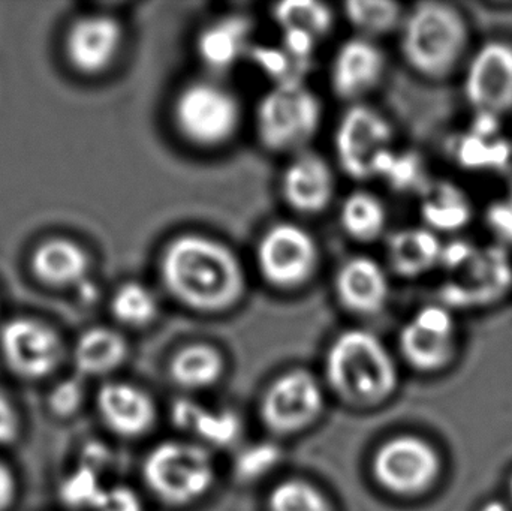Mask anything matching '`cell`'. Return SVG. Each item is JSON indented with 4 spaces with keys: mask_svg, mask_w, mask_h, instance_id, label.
I'll return each mask as SVG.
<instances>
[{
    "mask_svg": "<svg viewBox=\"0 0 512 511\" xmlns=\"http://www.w3.org/2000/svg\"><path fill=\"white\" fill-rule=\"evenodd\" d=\"M333 170L312 150L297 153L282 176V195L288 206L303 215L324 212L334 197Z\"/></svg>",
    "mask_w": 512,
    "mask_h": 511,
    "instance_id": "obj_17",
    "label": "cell"
},
{
    "mask_svg": "<svg viewBox=\"0 0 512 511\" xmlns=\"http://www.w3.org/2000/svg\"><path fill=\"white\" fill-rule=\"evenodd\" d=\"M512 147L501 138L486 137L472 132L456 143V159L472 170H505L510 162Z\"/></svg>",
    "mask_w": 512,
    "mask_h": 511,
    "instance_id": "obj_32",
    "label": "cell"
},
{
    "mask_svg": "<svg viewBox=\"0 0 512 511\" xmlns=\"http://www.w3.org/2000/svg\"><path fill=\"white\" fill-rule=\"evenodd\" d=\"M331 387L352 404H376L397 386V369L373 333L352 329L337 336L325 360Z\"/></svg>",
    "mask_w": 512,
    "mask_h": 511,
    "instance_id": "obj_3",
    "label": "cell"
},
{
    "mask_svg": "<svg viewBox=\"0 0 512 511\" xmlns=\"http://www.w3.org/2000/svg\"><path fill=\"white\" fill-rule=\"evenodd\" d=\"M474 210L468 195L453 183H430L423 194L421 216L433 233H456L471 222Z\"/></svg>",
    "mask_w": 512,
    "mask_h": 511,
    "instance_id": "obj_24",
    "label": "cell"
},
{
    "mask_svg": "<svg viewBox=\"0 0 512 511\" xmlns=\"http://www.w3.org/2000/svg\"><path fill=\"white\" fill-rule=\"evenodd\" d=\"M83 386L77 380H65L56 384L48 395V408L54 416L68 419L80 410L83 404Z\"/></svg>",
    "mask_w": 512,
    "mask_h": 511,
    "instance_id": "obj_37",
    "label": "cell"
},
{
    "mask_svg": "<svg viewBox=\"0 0 512 511\" xmlns=\"http://www.w3.org/2000/svg\"><path fill=\"white\" fill-rule=\"evenodd\" d=\"M93 511H143V503L129 486H107Z\"/></svg>",
    "mask_w": 512,
    "mask_h": 511,
    "instance_id": "obj_38",
    "label": "cell"
},
{
    "mask_svg": "<svg viewBox=\"0 0 512 511\" xmlns=\"http://www.w3.org/2000/svg\"><path fill=\"white\" fill-rule=\"evenodd\" d=\"M256 266L271 287L279 290L303 287L319 266L315 237L292 222L271 225L259 239Z\"/></svg>",
    "mask_w": 512,
    "mask_h": 511,
    "instance_id": "obj_7",
    "label": "cell"
},
{
    "mask_svg": "<svg viewBox=\"0 0 512 511\" xmlns=\"http://www.w3.org/2000/svg\"><path fill=\"white\" fill-rule=\"evenodd\" d=\"M159 275L173 299L204 314L227 311L245 296L242 261L224 243L201 234L171 240L162 252Z\"/></svg>",
    "mask_w": 512,
    "mask_h": 511,
    "instance_id": "obj_1",
    "label": "cell"
},
{
    "mask_svg": "<svg viewBox=\"0 0 512 511\" xmlns=\"http://www.w3.org/2000/svg\"><path fill=\"white\" fill-rule=\"evenodd\" d=\"M271 17L280 30L297 29L322 39L334 26V12L327 3L315 0H285L271 8Z\"/></svg>",
    "mask_w": 512,
    "mask_h": 511,
    "instance_id": "obj_30",
    "label": "cell"
},
{
    "mask_svg": "<svg viewBox=\"0 0 512 511\" xmlns=\"http://www.w3.org/2000/svg\"><path fill=\"white\" fill-rule=\"evenodd\" d=\"M510 489H511V497H512V479H511V482H510Z\"/></svg>",
    "mask_w": 512,
    "mask_h": 511,
    "instance_id": "obj_45",
    "label": "cell"
},
{
    "mask_svg": "<svg viewBox=\"0 0 512 511\" xmlns=\"http://www.w3.org/2000/svg\"><path fill=\"white\" fill-rule=\"evenodd\" d=\"M122 42V24L117 18L107 14L83 15L72 21L66 32L65 53L75 71L98 75L113 65Z\"/></svg>",
    "mask_w": 512,
    "mask_h": 511,
    "instance_id": "obj_15",
    "label": "cell"
},
{
    "mask_svg": "<svg viewBox=\"0 0 512 511\" xmlns=\"http://www.w3.org/2000/svg\"><path fill=\"white\" fill-rule=\"evenodd\" d=\"M143 474L156 497L173 506H183L207 494L215 479V468L203 447L168 441L147 455Z\"/></svg>",
    "mask_w": 512,
    "mask_h": 511,
    "instance_id": "obj_6",
    "label": "cell"
},
{
    "mask_svg": "<svg viewBox=\"0 0 512 511\" xmlns=\"http://www.w3.org/2000/svg\"><path fill=\"white\" fill-rule=\"evenodd\" d=\"M337 300L355 315H376L387 306L390 282L384 267L370 257H352L334 278Z\"/></svg>",
    "mask_w": 512,
    "mask_h": 511,
    "instance_id": "obj_18",
    "label": "cell"
},
{
    "mask_svg": "<svg viewBox=\"0 0 512 511\" xmlns=\"http://www.w3.org/2000/svg\"><path fill=\"white\" fill-rule=\"evenodd\" d=\"M505 171H507L508 182H510V189L512 192V153H511L510 162H508V165H507V168H505ZM511 200H512V197H511Z\"/></svg>",
    "mask_w": 512,
    "mask_h": 511,
    "instance_id": "obj_44",
    "label": "cell"
},
{
    "mask_svg": "<svg viewBox=\"0 0 512 511\" xmlns=\"http://www.w3.org/2000/svg\"><path fill=\"white\" fill-rule=\"evenodd\" d=\"M393 128L384 114L370 105L352 104L340 117L334 135L337 162L354 180L373 179V168L391 147Z\"/></svg>",
    "mask_w": 512,
    "mask_h": 511,
    "instance_id": "obj_8",
    "label": "cell"
},
{
    "mask_svg": "<svg viewBox=\"0 0 512 511\" xmlns=\"http://www.w3.org/2000/svg\"><path fill=\"white\" fill-rule=\"evenodd\" d=\"M460 278L442 290L447 308H472L501 299L512 282V266L505 251L499 248L478 249L468 264L459 270Z\"/></svg>",
    "mask_w": 512,
    "mask_h": 511,
    "instance_id": "obj_14",
    "label": "cell"
},
{
    "mask_svg": "<svg viewBox=\"0 0 512 511\" xmlns=\"http://www.w3.org/2000/svg\"><path fill=\"white\" fill-rule=\"evenodd\" d=\"M177 132L201 149L224 146L242 122L239 99L222 84L194 81L183 87L173 105Z\"/></svg>",
    "mask_w": 512,
    "mask_h": 511,
    "instance_id": "obj_5",
    "label": "cell"
},
{
    "mask_svg": "<svg viewBox=\"0 0 512 511\" xmlns=\"http://www.w3.org/2000/svg\"><path fill=\"white\" fill-rule=\"evenodd\" d=\"M280 461V450L271 443H259L248 447L236 459V474L240 479H259L270 473Z\"/></svg>",
    "mask_w": 512,
    "mask_h": 511,
    "instance_id": "obj_36",
    "label": "cell"
},
{
    "mask_svg": "<svg viewBox=\"0 0 512 511\" xmlns=\"http://www.w3.org/2000/svg\"><path fill=\"white\" fill-rule=\"evenodd\" d=\"M400 350L406 362L420 371H436L454 353L456 321L450 308L427 305L400 332Z\"/></svg>",
    "mask_w": 512,
    "mask_h": 511,
    "instance_id": "obj_13",
    "label": "cell"
},
{
    "mask_svg": "<svg viewBox=\"0 0 512 511\" xmlns=\"http://www.w3.org/2000/svg\"><path fill=\"white\" fill-rule=\"evenodd\" d=\"M254 23L245 14H228L207 24L197 39L200 62L213 74L233 69L251 50Z\"/></svg>",
    "mask_w": 512,
    "mask_h": 511,
    "instance_id": "obj_20",
    "label": "cell"
},
{
    "mask_svg": "<svg viewBox=\"0 0 512 511\" xmlns=\"http://www.w3.org/2000/svg\"><path fill=\"white\" fill-rule=\"evenodd\" d=\"M173 420L180 429L215 447L231 446L240 437L239 417L233 411H213L194 401L176 402Z\"/></svg>",
    "mask_w": 512,
    "mask_h": 511,
    "instance_id": "obj_23",
    "label": "cell"
},
{
    "mask_svg": "<svg viewBox=\"0 0 512 511\" xmlns=\"http://www.w3.org/2000/svg\"><path fill=\"white\" fill-rule=\"evenodd\" d=\"M105 488L98 470L81 464L60 482L59 497L69 509L93 511Z\"/></svg>",
    "mask_w": 512,
    "mask_h": 511,
    "instance_id": "obj_34",
    "label": "cell"
},
{
    "mask_svg": "<svg viewBox=\"0 0 512 511\" xmlns=\"http://www.w3.org/2000/svg\"><path fill=\"white\" fill-rule=\"evenodd\" d=\"M481 511H511L507 504L502 501H490V503L484 504Z\"/></svg>",
    "mask_w": 512,
    "mask_h": 511,
    "instance_id": "obj_43",
    "label": "cell"
},
{
    "mask_svg": "<svg viewBox=\"0 0 512 511\" xmlns=\"http://www.w3.org/2000/svg\"><path fill=\"white\" fill-rule=\"evenodd\" d=\"M0 354L12 374L38 381L59 368L65 345L59 333L44 321L18 317L0 330Z\"/></svg>",
    "mask_w": 512,
    "mask_h": 511,
    "instance_id": "obj_9",
    "label": "cell"
},
{
    "mask_svg": "<svg viewBox=\"0 0 512 511\" xmlns=\"http://www.w3.org/2000/svg\"><path fill=\"white\" fill-rule=\"evenodd\" d=\"M248 57L262 74L270 78L273 86L306 83V75L310 71V65L298 62L294 57L289 56L280 45H277V47L252 45Z\"/></svg>",
    "mask_w": 512,
    "mask_h": 511,
    "instance_id": "obj_33",
    "label": "cell"
},
{
    "mask_svg": "<svg viewBox=\"0 0 512 511\" xmlns=\"http://www.w3.org/2000/svg\"><path fill=\"white\" fill-rule=\"evenodd\" d=\"M21 420L11 399L0 390V446H11L20 437Z\"/></svg>",
    "mask_w": 512,
    "mask_h": 511,
    "instance_id": "obj_40",
    "label": "cell"
},
{
    "mask_svg": "<svg viewBox=\"0 0 512 511\" xmlns=\"http://www.w3.org/2000/svg\"><path fill=\"white\" fill-rule=\"evenodd\" d=\"M387 68L384 51L373 39L355 36L340 45L330 69L334 95L342 101L360 104L381 83Z\"/></svg>",
    "mask_w": 512,
    "mask_h": 511,
    "instance_id": "obj_16",
    "label": "cell"
},
{
    "mask_svg": "<svg viewBox=\"0 0 512 511\" xmlns=\"http://www.w3.org/2000/svg\"><path fill=\"white\" fill-rule=\"evenodd\" d=\"M270 511H333L321 491L303 482L286 480L279 483L268 500Z\"/></svg>",
    "mask_w": 512,
    "mask_h": 511,
    "instance_id": "obj_35",
    "label": "cell"
},
{
    "mask_svg": "<svg viewBox=\"0 0 512 511\" xmlns=\"http://www.w3.org/2000/svg\"><path fill=\"white\" fill-rule=\"evenodd\" d=\"M468 21L454 6L424 2L406 12L400 26V51L417 74L444 80L468 53Z\"/></svg>",
    "mask_w": 512,
    "mask_h": 511,
    "instance_id": "obj_2",
    "label": "cell"
},
{
    "mask_svg": "<svg viewBox=\"0 0 512 511\" xmlns=\"http://www.w3.org/2000/svg\"><path fill=\"white\" fill-rule=\"evenodd\" d=\"M489 224L502 240L512 243V200L496 203L489 210Z\"/></svg>",
    "mask_w": 512,
    "mask_h": 511,
    "instance_id": "obj_41",
    "label": "cell"
},
{
    "mask_svg": "<svg viewBox=\"0 0 512 511\" xmlns=\"http://www.w3.org/2000/svg\"><path fill=\"white\" fill-rule=\"evenodd\" d=\"M442 248L444 243L429 228H403L388 240V263L402 278H420L441 266Z\"/></svg>",
    "mask_w": 512,
    "mask_h": 511,
    "instance_id": "obj_22",
    "label": "cell"
},
{
    "mask_svg": "<svg viewBox=\"0 0 512 511\" xmlns=\"http://www.w3.org/2000/svg\"><path fill=\"white\" fill-rule=\"evenodd\" d=\"M441 471L438 453L417 437H397L385 443L373 459V474L382 488L397 495L429 489Z\"/></svg>",
    "mask_w": 512,
    "mask_h": 511,
    "instance_id": "obj_11",
    "label": "cell"
},
{
    "mask_svg": "<svg viewBox=\"0 0 512 511\" xmlns=\"http://www.w3.org/2000/svg\"><path fill=\"white\" fill-rule=\"evenodd\" d=\"M96 408L104 425L120 437H138L152 428L156 410L143 390L129 383H107L96 395Z\"/></svg>",
    "mask_w": 512,
    "mask_h": 511,
    "instance_id": "obj_19",
    "label": "cell"
},
{
    "mask_svg": "<svg viewBox=\"0 0 512 511\" xmlns=\"http://www.w3.org/2000/svg\"><path fill=\"white\" fill-rule=\"evenodd\" d=\"M321 120V101L306 83L273 86L256 107V135L268 152L294 156L307 150Z\"/></svg>",
    "mask_w": 512,
    "mask_h": 511,
    "instance_id": "obj_4",
    "label": "cell"
},
{
    "mask_svg": "<svg viewBox=\"0 0 512 511\" xmlns=\"http://www.w3.org/2000/svg\"><path fill=\"white\" fill-rule=\"evenodd\" d=\"M18 494V482L14 471L0 461V511H9Z\"/></svg>",
    "mask_w": 512,
    "mask_h": 511,
    "instance_id": "obj_42",
    "label": "cell"
},
{
    "mask_svg": "<svg viewBox=\"0 0 512 511\" xmlns=\"http://www.w3.org/2000/svg\"><path fill=\"white\" fill-rule=\"evenodd\" d=\"M224 372L221 353L210 345H189L171 360L170 375L177 386L188 390L212 387Z\"/></svg>",
    "mask_w": 512,
    "mask_h": 511,
    "instance_id": "obj_27",
    "label": "cell"
},
{
    "mask_svg": "<svg viewBox=\"0 0 512 511\" xmlns=\"http://www.w3.org/2000/svg\"><path fill=\"white\" fill-rule=\"evenodd\" d=\"M343 11L358 36L367 39L400 29L405 18L402 6L390 0H351L343 5Z\"/></svg>",
    "mask_w": 512,
    "mask_h": 511,
    "instance_id": "obj_29",
    "label": "cell"
},
{
    "mask_svg": "<svg viewBox=\"0 0 512 511\" xmlns=\"http://www.w3.org/2000/svg\"><path fill=\"white\" fill-rule=\"evenodd\" d=\"M340 225L355 242L372 243L387 228V209L376 195L369 191H354L340 207Z\"/></svg>",
    "mask_w": 512,
    "mask_h": 511,
    "instance_id": "obj_26",
    "label": "cell"
},
{
    "mask_svg": "<svg viewBox=\"0 0 512 511\" xmlns=\"http://www.w3.org/2000/svg\"><path fill=\"white\" fill-rule=\"evenodd\" d=\"M463 95L475 113L496 117L511 113V42L490 39L475 50L463 72Z\"/></svg>",
    "mask_w": 512,
    "mask_h": 511,
    "instance_id": "obj_10",
    "label": "cell"
},
{
    "mask_svg": "<svg viewBox=\"0 0 512 511\" xmlns=\"http://www.w3.org/2000/svg\"><path fill=\"white\" fill-rule=\"evenodd\" d=\"M111 314L123 326L141 329L150 326L159 314L155 294L140 282H126L111 297Z\"/></svg>",
    "mask_w": 512,
    "mask_h": 511,
    "instance_id": "obj_31",
    "label": "cell"
},
{
    "mask_svg": "<svg viewBox=\"0 0 512 511\" xmlns=\"http://www.w3.org/2000/svg\"><path fill=\"white\" fill-rule=\"evenodd\" d=\"M128 344L116 330L93 327L78 338L74 347V363L78 372L89 377L110 374L123 365Z\"/></svg>",
    "mask_w": 512,
    "mask_h": 511,
    "instance_id": "obj_25",
    "label": "cell"
},
{
    "mask_svg": "<svg viewBox=\"0 0 512 511\" xmlns=\"http://www.w3.org/2000/svg\"><path fill=\"white\" fill-rule=\"evenodd\" d=\"M373 177L384 180L393 191L400 194L420 192L421 195L430 186L423 159L414 152L385 150L373 168Z\"/></svg>",
    "mask_w": 512,
    "mask_h": 511,
    "instance_id": "obj_28",
    "label": "cell"
},
{
    "mask_svg": "<svg viewBox=\"0 0 512 511\" xmlns=\"http://www.w3.org/2000/svg\"><path fill=\"white\" fill-rule=\"evenodd\" d=\"M321 387L306 371H291L274 381L261 404L264 425L274 434L289 435L312 425L322 411Z\"/></svg>",
    "mask_w": 512,
    "mask_h": 511,
    "instance_id": "obj_12",
    "label": "cell"
},
{
    "mask_svg": "<svg viewBox=\"0 0 512 511\" xmlns=\"http://www.w3.org/2000/svg\"><path fill=\"white\" fill-rule=\"evenodd\" d=\"M30 267L33 275L48 287L80 288L89 281V255L78 243L65 237L39 243Z\"/></svg>",
    "mask_w": 512,
    "mask_h": 511,
    "instance_id": "obj_21",
    "label": "cell"
},
{
    "mask_svg": "<svg viewBox=\"0 0 512 511\" xmlns=\"http://www.w3.org/2000/svg\"><path fill=\"white\" fill-rule=\"evenodd\" d=\"M318 39L313 38L309 33L297 29L282 30V42L280 47L294 57L298 62L312 65L313 54H315Z\"/></svg>",
    "mask_w": 512,
    "mask_h": 511,
    "instance_id": "obj_39",
    "label": "cell"
}]
</instances>
